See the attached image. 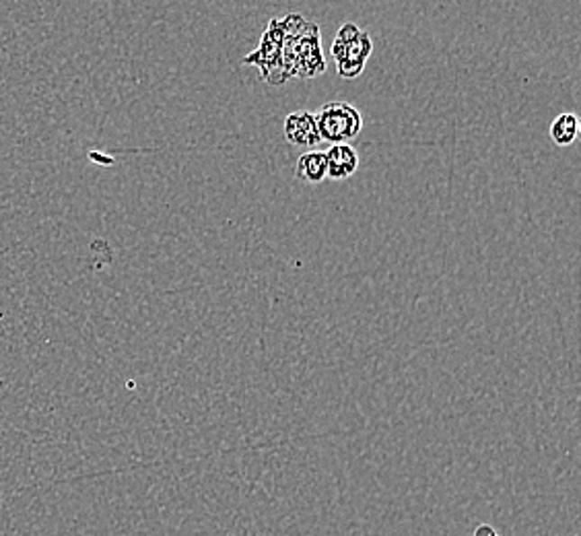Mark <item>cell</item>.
<instances>
[{
  "mask_svg": "<svg viewBox=\"0 0 581 536\" xmlns=\"http://www.w3.org/2000/svg\"><path fill=\"white\" fill-rule=\"evenodd\" d=\"M283 27V75L289 78H315L326 73V60L322 54L320 27L305 17L291 13L281 19Z\"/></svg>",
  "mask_w": 581,
  "mask_h": 536,
  "instance_id": "1",
  "label": "cell"
},
{
  "mask_svg": "<svg viewBox=\"0 0 581 536\" xmlns=\"http://www.w3.org/2000/svg\"><path fill=\"white\" fill-rule=\"evenodd\" d=\"M373 41L368 32H361L355 23H344L330 48L336 60V70L342 78H357L365 70L371 56Z\"/></svg>",
  "mask_w": 581,
  "mask_h": 536,
  "instance_id": "2",
  "label": "cell"
},
{
  "mask_svg": "<svg viewBox=\"0 0 581 536\" xmlns=\"http://www.w3.org/2000/svg\"><path fill=\"white\" fill-rule=\"evenodd\" d=\"M318 123L320 139L332 142V145H342V142L353 141L359 137L363 128V116L355 105L342 99L328 102L322 105V110L315 114Z\"/></svg>",
  "mask_w": 581,
  "mask_h": 536,
  "instance_id": "3",
  "label": "cell"
},
{
  "mask_svg": "<svg viewBox=\"0 0 581 536\" xmlns=\"http://www.w3.org/2000/svg\"><path fill=\"white\" fill-rule=\"evenodd\" d=\"M281 52H283V27L281 19H272L267 32L262 33V40L252 54H248L243 59V64H252L258 70H260V77L264 83L270 85H283L285 75H283V62H281Z\"/></svg>",
  "mask_w": 581,
  "mask_h": 536,
  "instance_id": "4",
  "label": "cell"
},
{
  "mask_svg": "<svg viewBox=\"0 0 581 536\" xmlns=\"http://www.w3.org/2000/svg\"><path fill=\"white\" fill-rule=\"evenodd\" d=\"M285 139L291 142V145L301 147V149H313L318 147L320 131L318 123H315V114L301 110L293 112L285 120Z\"/></svg>",
  "mask_w": 581,
  "mask_h": 536,
  "instance_id": "5",
  "label": "cell"
},
{
  "mask_svg": "<svg viewBox=\"0 0 581 536\" xmlns=\"http://www.w3.org/2000/svg\"><path fill=\"white\" fill-rule=\"evenodd\" d=\"M326 155V177L340 182L347 180L359 169V155L349 142L342 145H332L324 153Z\"/></svg>",
  "mask_w": 581,
  "mask_h": 536,
  "instance_id": "6",
  "label": "cell"
},
{
  "mask_svg": "<svg viewBox=\"0 0 581 536\" xmlns=\"http://www.w3.org/2000/svg\"><path fill=\"white\" fill-rule=\"evenodd\" d=\"M295 177L304 184H320L326 180V155L322 151H307L297 159Z\"/></svg>",
  "mask_w": 581,
  "mask_h": 536,
  "instance_id": "7",
  "label": "cell"
},
{
  "mask_svg": "<svg viewBox=\"0 0 581 536\" xmlns=\"http://www.w3.org/2000/svg\"><path fill=\"white\" fill-rule=\"evenodd\" d=\"M577 132H579V120L576 114L571 112L558 114L555 123L550 124V139L555 141V145L558 147H569L571 142L577 139Z\"/></svg>",
  "mask_w": 581,
  "mask_h": 536,
  "instance_id": "8",
  "label": "cell"
},
{
  "mask_svg": "<svg viewBox=\"0 0 581 536\" xmlns=\"http://www.w3.org/2000/svg\"><path fill=\"white\" fill-rule=\"evenodd\" d=\"M475 536H499V534L493 531V526H489V524H480V526L477 528Z\"/></svg>",
  "mask_w": 581,
  "mask_h": 536,
  "instance_id": "9",
  "label": "cell"
}]
</instances>
